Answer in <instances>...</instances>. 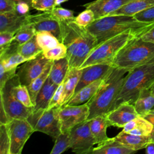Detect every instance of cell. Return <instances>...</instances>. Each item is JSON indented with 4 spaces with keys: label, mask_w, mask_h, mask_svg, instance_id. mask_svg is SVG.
Here are the masks:
<instances>
[{
    "label": "cell",
    "mask_w": 154,
    "mask_h": 154,
    "mask_svg": "<svg viewBox=\"0 0 154 154\" xmlns=\"http://www.w3.org/2000/svg\"><path fill=\"white\" fill-rule=\"evenodd\" d=\"M62 40L67 48L66 58L69 69H80L92 51L97 46L96 38L74 20L61 22Z\"/></svg>",
    "instance_id": "6da1fadb"
},
{
    "label": "cell",
    "mask_w": 154,
    "mask_h": 154,
    "mask_svg": "<svg viewBox=\"0 0 154 154\" xmlns=\"http://www.w3.org/2000/svg\"><path fill=\"white\" fill-rule=\"evenodd\" d=\"M153 26L154 23L141 22L132 16L110 15L96 19L86 28L96 38L99 45L128 31L142 35Z\"/></svg>",
    "instance_id": "7a4b0ae2"
},
{
    "label": "cell",
    "mask_w": 154,
    "mask_h": 154,
    "mask_svg": "<svg viewBox=\"0 0 154 154\" xmlns=\"http://www.w3.org/2000/svg\"><path fill=\"white\" fill-rule=\"evenodd\" d=\"M129 71L112 66L104 76L94 95L87 102L89 108L88 119L106 115L117 96Z\"/></svg>",
    "instance_id": "3957f363"
},
{
    "label": "cell",
    "mask_w": 154,
    "mask_h": 154,
    "mask_svg": "<svg viewBox=\"0 0 154 154\" xmlns=\"http://www.w3.org/2000/svg\"><path fill=\"white\" fill-rule=\"evenodd\" d=\"M153 82L154 58L149 63L136 67L128 72L110 111L123 103L134 105L141 90L149 88Z\"/></svg>",
    "instance_id": "277c9868"
},
{
    "label": "cell",
    "mask_w": 154,
    "mask_h": 154,
    "mask_svg": "<svg viewBox=\"0 0 154 154\" xmlns=\"http://www.w3.org/2000/svg\"><path fill=\"white\" fill-rule=\"evenodd\" d=\"M153 58L154 44L143 40L140 36L130 40L120 49L112 66L129 71Z\"/></svg>",
    "instance_id": "5b68a950"
},
{
    "label": "cell",
    "mask_w": 154,
    "mask_h": 154,
    "mask_svg": "<svg viewBox=\"0 0 154 154\" xmlns=\"http://www.w3.org/2000/svg\"><path fill=\"white\" fill-rule=\"evenodd\" d=\"M140 36L141 35L128 31L100 43L92 51L80 69L97 64H105L112 66L116 56L120 49L130 40Z\"/></svg>",
    "instance_id": "8992f818"
},
{
    "label": "cell",
    "mask_w": 154,
    "mask_h": 154,
    "mask_svg": "<svg viewBox=\"0 0 154 154\" xmlns=\"http://www.w3.org/2000/svg\"><path fill=\"white\" fill-rule=\"evenodd\" d=\"M61 106L32 111L27 119L34 131L45 133L56 138L61 133L60 110Z\"/></svg>",
    "instance_id": "52a82bcc"
},
{
    "label": "cell",
    "mask_w": 154,
    "mask_h": 154,
    "mask_svg": "<svg viewBox=\"0 0 154 154\" xmlns=\"http://www.w3.org/2000/svg\"><path fill=\"white\" fill-rule=\"evenodd\" d=\"M69 132L70 148L73 152L77 154L91 153L96 141L90 129L89 120L76 125Z\"/></svg>",
    "instance_id": "ba28073f"
},
{
    "label": "cell",
    "mask_w": 154,
    "mask_h": 154,
    "mask_svg": "<svg viewBox=\"0 0 154 154\" xmlns=\"http://www.w3.org/2000/svg\"><path fill=\"white\" fill-rule=\"evenodd\" d=\"M7 125L11 141L10 154H20L27 140L35 132L27 119H14Z\"/></svg>",
    "instance_id": "9c48e42d"
},
{
    "label": "cell",
    "mask_w": 154,
    "mask_h": 154,
    "mask_svg": "<svg viewBox=\"0 0 154 154\" xmlns=\"http://www.w3.org/2000/svg\"><path fill=\"white\" fill-rule=\"evenodd\" d=\"M0 100L2 102L10 121L14 119H27L33 111V107H27L19 102L11 92L10 80L0 89Z\"/></svg>",
    "instance_id": "30bf717a"
},
{
    "label": "cell",
    "mask_w": 154,
    "mask_h": 154,
    "mask_svg": "<svg viewBox=\"0 0 154 154\" xmlns=\"http://www.w3.org/2000/svg\"><path fill=\"white\" fill-rule=\"evenodd\" d=\"M61 132H67L76 125L88 119L89 108L87 103L76 106L64 105L60 110Z\"/></svg>",
    "instance_id": "8fae6325"
},
{
    "label": "cell",
    "mask_w": 154,
    "mask_h": 154,
    "mask_svg": "<svg viewBox=\"0 0 154 154\" xmlns=\"http://www.w3.org/2000/svg\"><path fill=\"white\" fill-rule=\"evenodd\" d=\"M50 61L41 52L34 58L24 62L16 73L20 84L26 86L30 84L43 72Z\"/></svg>",
    "instance_id": "7c38bea8"
},
{
    "label": "cell",
    "mask_w": 154,
    "mask_h": 154,
    "mask_svg": "<svg viewBox=\"0 0 154 154\" xmlns=\"http://www.w3.org/2000/svg\"><path fill=\"white\" fill-rule=\"evenodd\" d=\"M28 22L31 23L36 32L47 31L55 35L61 42L62 27L61 22L56 19L50 11H43L42 13L29 14Z\"/></svg>",
    "instance_id": "4fadbf2b"
},
{
    "label": "cell",
    "mask_w": 154,
    "mask_h": 154,
    "mask_svg": "<svg viewBox=\"0 0 154 154\" xmlns=\"http://www.w3.org/2000/svg\"><path fill=\"white\" fill-rule=\"evenodd\" d=\"M138 116L139 115L134 105L129 103H122L106 114L109 126L118 128H123L126 124Z\"/></svg>",
    "instance_id": "5bb4252c"
},
{
    "label": "cell",
    "mask_w": 154,
    "mask_h": 154,
    "mask_svg": "<svg viewBox=\"0 0 154 154\" xmlns=\"http://www.w3.org/2000/svg\"><path fill=\"white\" fill-rule=\"evenodd\" d=\"M132 0H96L83 5L90 9L94 14L95 20L109 15Z\"/></svg>",
    "instance_id": "9a60e30c"
},
{
    "label": "cell",
    "mask_w": 154,
    "mask_h": 154,
    "mask_svg": "<svg viewBox=\"0 0 154 154\" xmlns=\"http://www.w3.org/2000/svg\"><path fill=\"white\" fill-rule=\"evenodd\" d=\"M112 67V66L108 64H97L82 68V75L76 87L75 93L84 87L99 79L103 78L108 73Z\"/></svg>",
    "instance_id": "2e32d148"
},
{
    "label": "cell",
    "mask_w": 154,
    "mask_h": 154,
    "mask_svg": "<svg viewBox=\"0 0 154 154\" xmlns=\"http://www.w3.org/2000/svg\"><path fill=\"white\" fill-rule=\"evenodd\" d=\"M29 15V14H28ZM28 15L20 16L15 10L0 14V32L15 33L28 23Z\"/></svg>",
    "instance_id": "e0dca14e"
},
{
    "label": "cell",
    "mask_w": 154,
    "mask_h": 154,
    "mask_svg": "<svg viewBox=\"0 0 154 154\" xmlns=\"http://www.w3.org/2000/svg\"><path fill=\"white\" fill-rule=\"evenodd\" d=\"M82 72V69H69L63 82V92L62 96L61 106L65 105L75 94L76 87L80 79Z\"/></svg>",
    "instance_id": "ac0fdd59"
},
{
    "label": "cell",
    "mask_w": 154,
    "mask_h": 154,
    "mask_svg": "<svg viewBox=\"0 0 154 154\" xmlns=\"http://www.w3.org/2000/svg\"><path fill=\"white\" fill-rule=\"evenodd\" d=\"M135 152L137 151L127 147L113 137L94 147L91 154H132Z\"/></svg>",
    "instance_id": "d6986e66"
},
{
    "label": "cell",
    "mask_w": 154,
    "mask_h": 154,
    "mask_svg": "<svg viewBox=\"0 0 154 154\" xmlns=\"http://www.w3.org/2000/svg\"><path fill=\"white\" fill-rule=\"evenodd\" d=\"M114 138L127 147L135 151L145 148L150 143V135H138L122 131Z\"/></svg>",
    "instance_id": "ffe728a7"
},
{
    "label": "cell",
    "mask_w": 154,
    "mask_h": 154,
    "mask_svg": "<svg viewBox=\"0 0 154 154\" xmlns=\"http://www.w3.org/2000/svg\"><path fill=\"white\" fill-rule=\"evenodd\" d=\"M89 126L96 144H101L109 138L106 135V129L109 125L106 115L97 116L89 119Z\"/></svg>",
    "instance_id": "44dd1931"
},
{
    "label": "cell",
    "mask_w": 154,
    "mask_h": 154,
    "mask_svg": "<svg viewBox=\"0 0 154 154\" xmlns=\"http://www.w3.org/2000/svg\"><path fill=\"white\" fill-rule=\"evenodd\" d=\"M58 87V85L54 83L48 77L36 97L33 111L47 109Z\"/></svg>",
    "instance_id": "7402d4cb"
},
{
    "label": "cell",
    "mask_w": 154,
    "mask_h": 154,
    "mask_svg": "<svg viewBox=\"0 0 154 154\" xmlns=\"http://www.w3.org/2000/svg\"><path fill=\"white\" fill-rule=\"evenodd\" d=\"M103 78L99 79L82 88L73 94V96L65 105H80L88 102L96 93L97 90L98 89L102 81Z\"/></svg>",
    "instance_id": "603a6c76"
},
{
    "label": "cell",
    "mask_w": 154,
    "mask_h": 154,
    "mask_svg": "<svg viewBox=\"0 0 154 154\" xmlns=\"http://www.w3.org/2000/svg\"><path fill=\"white\" fill-rule=\"evenodd\" d=\"M154 125L140 116L132 120L123 128V131L138 135H150Z\"/></svg>",
    "instance_id": "cb8c5ba5"
},
{
    "label": "cell",
    "mask_w": 154,
    "mask_h": 154,
    "mask_svg": "<svg viewBox=\"0 0 154 154\" xmlns=\"http://www.w3.org/2000/svg\"><path fill=\"white\" fill-rule=\"evenodd\" d=\"M10 81L12 94L25 106L34 108V105L32 102L27 86L20 84L17 74L11 78Z\"/></svg>",
    "instance_id": "d4e9b609"
},
{
    "label": "cell",
    "mask_w": 154,
    "mask_h": 154,
    "mask_svg": "<svg viewBox=\"0 0 154 154\" xmlns=\"http://www.w3.org/2000/svg\"><path fill=\"white\" fill-rule=\"evenodd\" d=\"M134 107L139 116L144 117L154 106V96L149 88H144L140 92L134 103Z\"/></svg>",
    "instance_id": "484cf974"
},
{
    "label": "cell",
    "mask_w": 154,
    "mask_h": 154,
    "mask_svg": "<svg viewBox=\"0 0 154 154\" xmlns=\"http://www.w3.org/2000/svg\"><path fill=\"white\" fill-rule=\"evenodd\" d=\"M154 5V0H132L109 15H127L134 16L136 13Z\"/></svg>",
    "instance_id": "4316f807"
},
{
    "label": "cell",
    "mask_w": 154,
    "mask_h": 154,
    "mask_svg": "<svg viewBox=\"0 0 154 154\" xmlns=\"http://www.w3.org/2000/svg\"><path fill=\"white\" fill-rule=\"evenodd\" d=\"M69 70V64L66 57L53 60L49 78L55 84H62Z\"/></svg>",
    "instance_id": "83f0119b"
},
{
    "label": "cell",
    "mask_w": 154,
    "mask_h": 154,
    "mask_svg": "<svg viewBox=\"0 0 154 154\" xmlns=\"http://www.w3.org/2000/svg\"><path fill=\"white\" fill-rule=\"evenodd\" d=\"M52 63L53 60H51L43 71V72L37 78H36L30 84L27 86L29 93L30 94L32 102L34 105L35 103V99L39 91L40 90L49 76Z\"/></svg>",
    "instance_id": "f1b7e54d"
},
{
    "label": "cell",
    "mask_w": 154,
    "mask_h": 154,
    "mask_svg": "<svg viewBox=\"0 0 154 154\" xmlns=\"http://www.w3.org/2000/svg\"><path fill=\"white\" fill-rule=\"evenodd\" d=\"M17 52L25 58L30 60L42 52L43 51L38 46L36 37L34 35L25 43L18 45Z\"/></svg>",
    "instance_id": "f546056e"
},
{
    "label": "cell",
    "mask_w": 154,
    "mask_h": 154,
    "mask_svg": "<svg viewBox=\"0 0 154 154\" xmlns=\"http://www.w3.org/2000/svg\"><path fill=\"white\" fill-rule=\"evenodd\" d=\"M35 37L37 42L43 51L53 48L60 43L55 35L47 31L37 32Z\"/></svg>",
    "instance_id": "4dcf8cb0"
},
{
    "label": "cell",
    "mask_w": 154,
    "mask_h": 154,
    "mask_svg": "<svg viewBox=\"0 0 154 154\" xmlns=\"http://www.w3.org/2000/svg\"><path fill=\"white\" fill-rule=\"evenodd\" d=\"M35 34L36 31L33 26L28 22L23 25L15 33L13 42L19 45L31 39L32 37L35 35Z\"/></svg>",
    "instance_id": "1f68e13d"
},
{
    "label": "cell",
    "mask_w": 154,
    "mask_h": 154,
    "mask_svg": "<svg viewBox=\"0 0 154 154\" xmlns=\"http://www.w3.org/2000/svg\"><path fill=\"white\" fill-rule=\"evenodd\" d=\"M70 148V132H61L56 138L51 154H61Z\"/></svg>",
    "instance_id": "d6a6232c"
},
{
    "label": "cell",
    "mask_w": 154,
    "mask_h": 154,
    "mask_svg": "<svg viewBox=\"0 0 154 154\" xmlns=\"http://www.w3.org/2000/svg\"><path fill=\"white\" fill-rule=\"evenodd\" d=\"M11 141L7 124H0V154H10Z\"/></svg>",
    "instance_id": "836d02e7"
},
{
    "label": "cell",
    "mask_w": 154,
    "mask_h": 154,
    "mask_svg": "<svg viewBox=\"0 0 154 154\" xmlns=\"http://www.w3.org/2000/svg\"><path fill=\"white\" fill-rule=\"evenodd\" d=\"M43 55L49 60H57L66 57L67 48L65 45L60 42L58 45L47 51L42 52Z\"/></svg>",
    "instance_id": "e575fe53"
},
{
    "label": "cell",
    "mask_w": 154,
    "mask_h": 154,
    "mask_svg": "<svg viewBox=\"0 0 154 154\" xmlns=\"http://www.w3.org/2000/svg\"><path fill=\"white\" fill-rule=\"evenodd\" d=\"M95 20L94 13L90 9L86 8L74 19V22L82 27H87Z\"/></svg>",
    "instance_id": "d590c367"
},
{
    "label": "cell",
    "mask_w": 154,
    "mask_h": 154,
    "mask_svg": "<svg viewBox=\"0 0 154 154\" xmlns=\"http://www.w3.org/2000/svg\"><path fill=\"white\" fill-rule=\"evenodd\" d=\"M50 12L60 22L74 20V12L72 10L61 7H55Z\"/></svg>",
    "instance_id": "8d00e7d4"
},
{
    "label": "cell",
    "mask_w": 154,
    "mask_h": 154,
    "mask_svg": "<svg viewBox=\"0 0 154 154\" xmlns=\"http://www.w3.org/2000/svg\"><path fill=\"white\" fill-rule=\"evenodd\" d=\"M57 0H33L32 2V9H35L42 11H50L56 5Z\"/></svg>",
    "instance_id": "74e56055"
},
{
    "label": "cell",
    "mask_w": 154,
    "mask_h": 154,
    "mask_svg": "<svg viewBox=\"0 0 154 154\" xmlns=\"http://www.w3.org/2000/svg\"><path fill=\"white\" fill-rule=\"evenodd\" d=\"M134 17L141 22L154 23V5L136 13Z\"/></svg>",
    "instance_id": "f35d334b"
},
{
    "label": "cell",
    "mask_w": 154,
    "mask_h": 154,
    "mask_svg": "<svg viewBox=\"0 0 154 154\" xmlns=\"http://www.w3.org/2000/svg\"><path fill=\"white\" fill-rule=\"evenodd\" d=\"M63 92V83L60 84L55 91L47 109H51L55 106H61L62 96Z\"/></svg>",
    "instance_id": "ab89813d"
},
{
    "label": "cell",
    "mask_w": 154,
    "mask_h": 154,
    "mask_svg": "<svg viewBox=\"0 0 154 154\" xmlns=\"http://www.w3.org/2000/svg\"><path fill=\"white\" fill-rule=\"evenodd\" d=\"M16 69L7 70L0 66V89L3 88L7 82L16 75Z\"/></svg>",
    "instance_id": "60d3db41"
},
{
    "label": "cell",
    "mask_w": 154,
    "mask_h": 154,
    "mask_svg": "<svg viewBox=\"0 0 154 154\" xmlns=\"http://www.w3.org/2000/svg\"><path fill=\"white\" fill-rule=\"evenodd\" d=\"M14 36V34L10 32H0V51L3 50L11 43Z\"/></svg>",
    "instance_id": "b9f144b4"
},
{
    "label": "cell",
    "mask_w": 154,
    "mask_h": 154,
    "mask_svg": "<svg viewBox=\"0 0 154 154\" xmlns=\"http://www.w3.org/2000/svg\"><path fill=\"white\" fill-rule=\"evenodd\" d=\"M16 5L13 0H0V14L15 10Z\"/></svg>",
    "instance_id": "7bdbcfd3"
},
{
    "label": "cell",
    "mask_w": 154,
    "mask_h": 154,
    "mask_svg": "<svg viewBox=\"0 0 154 154\" xmlns=\"http://www.w3.org/2000/svg\"><path fill=\"white\" fill-rule=\"evenodd\" d=\"M31 7L26 3L19 2L17 3L16 5L15 11L20 16H26L28 15Z\"/></svg>",
    "instance_id": "ee69618b"
},
{
    "label": "cell",
    "mask_w": 154,
    "mask_h": 154,
    "mask_svg": "<svg viewBox=\"0 0 154 154\" xmlns=\"http://www.w3.org/2000/svg\"><path fill=\"white\" fill-rule=\"evenodd\" d=\"M10 119L5 109L4 104L2 101H0V124H8Z\"/></svg>",
    "instance_id": "f6af8a7d"
},
{
    "label": "cell",
    "mask_w": 154,
    "mask_h": 154,
    "mask_svg": "<svg viewBox=\"0 0 154 154\" xmlns=\"http://www.w3.org/2000/svg\"><path fill=\"white\" fill-rule=\"evenodd\" d=\"M141 38L143 40L154 44V26L143 34Z\"/></svg>",
    "instance_id": "bcb514c9"
},
{
    "label": "cell",
    "mask_w": 154,
    "mask_h": 154,
    "mask_svg": "<svg viewBox=\"0 0 154 154\" xmlns=\"http://www.w3.org/2000/svg\"><path fill=\"white\" fill-rule=\"evenodd\" d=\"M145 152L147 154H154V143L150 142L145 147Z\"/></svg>",
    "instance_id": "7dc6e473"
},
{
    "label": "cell",
    "mask_w": 154,
    "mask_h": 154,
    "mask_svg": "<svg viewBox=\"0 0 154 154\" xmlns=\"http://www.w3.org/2000/svg\"><path fill=\"white\" fill-rule=\"evenodd\" d=\"M144 118L150 122L154 125V108H153L145 117Z\"/></svg>",
    "instance_id": "c3c4849f"
},
{
    "label": "cell",
    "mask_w": 154,
    "mask_h": 154,
    "mask_svg": "<svg viewBox=\"0 0 154 154\" xmlns=\"http://www.w3.org/2000/svg\"><path fill=\"white\" fill-rule=\"evenodd\" d=\"M14 1L16 4L17 3H19V2H25V3H26L28 4L31 8L32 7V1L33 0H13Z\"/></svg>",
    "instance_id": "681fc988"
},
{
    "label": "cell",
    "mask_w": 154,
    "mask_h": 154,
    "mask_svg": "<svg viewBox=\"0 0 154 154\" xmlns=\"http://www.w3.org/2000/svg\"><path fill=\"white\" fill-rule=\"evenodd\" d=\"M150 142H153L154 143V127L153 129L150 134Z\"/></svg>",
    "instance_id": "f907efd6"
},
{
    "label": "cell",
    "mask_w": 154,
    "mask_h": 154,
    "mask_svg": "<svg viewBox=\"0 0 154 154\" xmlns=\"http://www.w3.org/2000/svg\"><path fill=\"white\" fill-rule=\"evenodd\" d=\"M149 89L151 91V93L152 94V95L154 96V82L152 83V84L150 86Z\"/></svg>",
    "instance_id": "816d5d0a"
},
{
    "label": "cell",
    "mask_w": 154,
    "mask_h": 154,
    "mask_svg": "<svg viewBox=\"0 0 154 154\" xmlns=\"http://www.w3.org/2000/svg\"><path fill=\"white\" fill-rule=\"evenodd\" d=\"M69 1V0H57V1H56V5H57V6L60 5L62 3H63V2H66V1Z\"/></svg>",
    "instance_id": "f5cc1de1"
}]
</instances>
